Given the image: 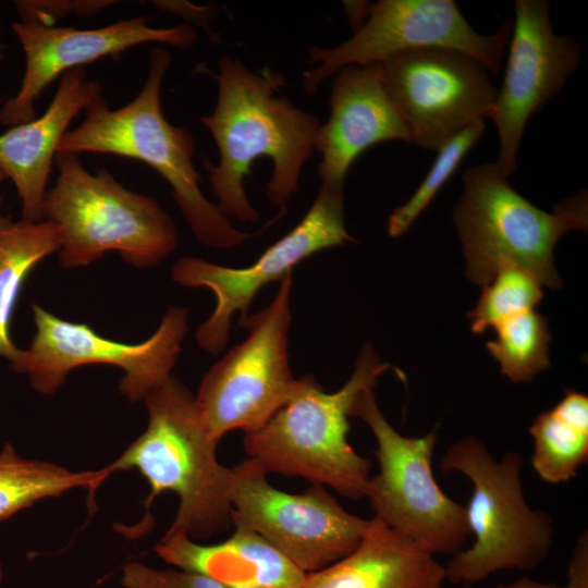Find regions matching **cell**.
I'll list each match as a JSON object with an SVG mask.
<instances>
[{"label": "cell", "mask_w": 588, "mask_h": 588, "mask_svg": "<svg viewBox=\"0 0 588 588\" xmlns=\"http://www.w3.org/2000/svg\"><path fill=\"white\" fill-rule=\"evenodd\" d=\"M218 69L215 110L200 117L219 150L217 164L206 158L203 161L217 206L228 218L255 222L259 213L246 196L244 180L255 160L268 157L273 169L267 195L284 212L298 191L321 123L282 94L286 86L283 73L270 66L254 72L228 54L218 60Z\"/></svg>", "instance_id": "1"}, {"label": "cell", "mask_w": 588, "mask_h": 588, "mask_svg": "<svg viewBox=\"0 0 588 588\" xmlns=\"http://www.w3.org/2000/svg\"><path fill=\"white\" fill-rule=\"evenodd\" d=\"M148 411L145 431L111 464L110 474L137 470L150 492L138 530L151 527L148 507L166 491L179 498L167 532L184 531L207 538L231 527V468L217 458L218 441L209 433L192 392L170 375L144 399Z\"/></svg>", "instance_id": "2"}, {"label": "cell", "mask_w": 588, "mask_h": 588, "mask_svg": "<svg viewBox=\"0 0 588 588\" xmlns=\"http://www.w3.org/2000/svg\"><path fill=\"white\" fill-rule=\"evenodd\" d=\"M148 74L138 95L111 109L100 96L86 110L83 122L61 138L57 154L97 152L139 160L164 179L195 237L218 249L236 247L252 237L237 230L203 194L201 176L193 163L192 133L168 122L161 108L163 77L172 63L170 52L156 46L149 51Z\"/></svg>", "instance_id": "3"}, {"label": "cell", "mask_w": 588, "mask_h": 588, "mask_svg": "<svg viewBox=\"0 0 588 588\" xmlns=\"http://www.w3.org/2000/svg\"><path fill=\"white\" fill-rule=\"evenodd\" d=\"M390 367L365 344L338 391L327 393L310 375L296 379L285 404L264 426L245 432L244 450L267 474L298 476L352 500L365 498L371 463L350 444L348 417L358 395L375 389Z\"/></svg>", "instance_id": "4"}, {"label": "cell", "mask_w": 588, "mask_h": 588, "mask_svg": "<svg viewBox=\"0 0 588 588\" xmlns=\"http://www.w3.org/2000/svg\"><path fill=\"white\" fill-rule=\"evenodd\" d=\"M54 163L59 175L42 215L60 228L63 268L86 267L107 252L150 268L175 249L176 225L157 199L127 189L105 168L90 173L78 155L57 154Z\"/></svg>", "instance_id": "5"}, {"label": "cell", "mask_w": 588, "mask_h": 588, "mask_svg": "<svg viewBox=\"0 0 588 588\" xmlns=\"http://www.w3.org/2000/svg\"><path fill=\"white\" fill-rule=\"evenodd\" d=\"M522 465L516 452L497 461L474 436L452 443L442 455V471H458L473 485L465 510L475 540L443 565L451 584L470 586L502 569L531 571L549 556L553 519L526 501Z\"/></svg>", "instance_id": "6"}, {"label": "cell", "mask_w": 588, "mask_h": 588, "mask_svg": "<svg viewBox=\"0 0 588 588\" xmlns=\"http://www.w3.org/2000/svg\"><path fill=\"white\" fill-rule=\"evenodd\" d=\"M453 220L474 283L485 285L501 265L514 264L558 289L553 250L564 233L587 230V197H572L547 212L518 194L497 163L485 162L465 171Z\"/></svg>", "instance_id": "7"}, {"label": "cell", "mask_w": 588, "mask_h": 588, "mask_svg": "<svg viewBox=\"0 0 588 588\" xmlns=\"http://www.w3.org/2000/svg\"><path fill=\"white\" fill-rule=\"evenodd\" d=\"M351 417L365 421L377 441L379 473L366 493L373 517L433 555L464 549L470 536L465 506L446 495L432 474L437 431L399 433L379 409L373 389L358 395Z\"/></svg>", "instance_id": "8"}, {"label": "cell", "mask_w": 588, "mask_h": 588, "mask_svg": "<svg viewBox=\"0 0 588 588\" xmlns=\"http://www.w3.org/2000/svg\"><path fill=\"white\" fill-rule=\"evenodd\" d=\"M292 273L280 281L272 302L242 324L246 339L204 376L196 406L218 442L229 431H254L289 400L296 379L289 362Z\"/></svg>", "instance_id": "9"}, {"label": "cell", "mask_w": 588, "mask_h": 588, "mask_svg": "<svg viewBox=\"0 0 588 588\" xmlns=\"http://www.w3.org/2000/svg\"><path fill=\"white\" fill-rule=\"evenodd\" d=\"M512 21L490 35L477 33L453 0H380L369 3L364 23L336 47H310L302 84L313 96L320 84L347 65L378 63L394 54L444 48L469 54L498 74Z\"/></svg>", "instance_id": "10"}, {"label": "cell", "mask_w": 588, "mask_h": 588, "mask_svg": "<svg viewBox=\"0 0 588 588\" xmlns=\"http://www.w3.org/2000/svg\"><path fill=\"white\" fill-rule=\"evenodd\" d=\"M36 333L15 372L27 375L39 393H56L74 368L111 365L123 370L120 392L131 402L145 396L171 375L188 329V310L170 307L146 341L126 344L98 334L86 323L63 320L32 305Z\"/></svg>", "instance_id": "11"}, {"label": "cell", "mask_w": 588, "mask_h": 588, "mask_svg": "<svg viewBox=\"0 0 588 588\" xmlns=\"http://www.w3.org/2000/svg\"><path fill=\"white\" fill-rule=\"evenodd\" d=\"M231 471V524L256 531L305 574L350 554L369 527L370 519L344 510L321 485L303 493L283 492L249 457Z\"/></svg>", "instance_id": "12"}, {"label": "cell", "mask_w": 588, "mask_h": 588, "mask_svg": "<svg viewBox=\"0 0 588 588\" xmlns=\"http://www.w3.org/2000/svg\"><path fill=\"white\" fill-rule=\"evenodd\" d=\"M355 242L344 224V187L321 183L304 218L253 265L231 268L197 257L180 258L171 270L172 280L182 286L207 287L217 301L212 314L196 329L197 344L209 354H219L226 345L232 316L238 313L242 326L262 286L281 281L317 252Z\"/></svg>", "instance_id": "13"}, {"label": "cell", "mask_w": 588, "mask_h": 588, "mask_svg": "<svg viewBox=\"0 0 588 588\" xmlns=\"http://www.w3.org/2000/svg\"><path fill=\"white\" fill-rule=\"evenodd\" d=\"M384 88L411 143L438 151L477 120L489 119L497 87L474 57L444 48H420L378 62Z\"/></svg>", "instance_id": "14"}, {"label": "cell", "mask_w": 588, "mask_h": 588, "mask_svg": "<svg viewBox=\"0 0 588 588\" xmlns=\"http://www.w3.org/2000/svg\"><path fill=\"white\" fill-rule=\"evenodd\" d=\"M512 38L491 119L499 134L495 162L509 176L516 170L518 147L530 117L562 90L580 62V47L555 35L546 0H516Z\"/></svg>", "instance_id": "15"}, {"label": "cell", "mask_w": 588, "mask_h": 588, "mask_svg": "<svg viewBox=\"0 0 588 588\" xmlns=\"http://www.w3.org/2000/svg\"><path fill=\"white\" fill-rule=\"evenodd\" d=\"M149 16L120 20L91 28L54 27L33 17H20L12 30L25 54V71L17 93L0 108V123L14 126L36 118L35 101L54 78L75 68L146 42L189 49L197 40L194 26L183 23L160 28Z\"/></svg>", "instance_id": "16"}, {"label": "cell", "mask_w": 588, "mask_h": 588, "mask_svg": "<svg viewBox=\"0 0 588 588\" xmlns=\"http://www.w3.org/2000/svg\"><path fill=\"white\" fill-rule=\"evenodd\" d=\"M330 115L320 124L315 150L321 155L317 173L321 183L344 187L355 160L368 148L387 140L411 143L406 123L388 95L378 63L347 65L334 76Z\"/></svg>", "instance_id": "17"}, {"label": "cell", "mask_w": 588, "mask_h": 588, "mask_svg": "<svg viewBox=\"0 0 588 588\" xmlns=\"http://www.w3.org/2000/svg\"><path fill=\"white\" fill-rule=\"evenodd\" d=\"M100 96V83L88 79L84 66L75 68L61 75L44 114L0 134V170L16 188L22 220H44L42 206L58 145L72 120Z\"/></svg>", "instance_id": "18"}, {"label": "cell", "mask_w": 588, "mask_h": 588, "mask_svg": "<svg viewBox=\"0 0 588 588\" xmlns=\"http://www.w3.org/2000/svg\"><path fill=\"white\" fill-rule=\"evenodd\" d=\"M231 525L233 534L215 544L197 543L181 530L166 532L155 551L167 563L226 588H303L307 574L253 529Z\"/></svg>", "instance_id": "19"}, {"label": "cell", "mask_w": 588, "mask_h": 588, "mask_svg": "<svg viewBox=\"0 0 588 588\" xmlns=\"http://www.w3.org/2000/svg\"><path fill=\"white\" fill-rule=\"evenodd\" d=\"M444 581L433 554L372 517L357 548L307 574L303 588H442Z\"/></svg>", "instance_id": "20"}, {"label": "cell", "mask_w": 588, "mask_h": 588, "mask_svg": "<svg viewBox=\"0 0 588 588\" xmlns=\"http://www.w3.org/2000/svg\"><path fill=\"white\" fill-rule=\"evenodd\" d=\"M60 228L48 220L13 221L0 213V356L16 371L24 350L11 339L10 327L19 296L33 269L60 250Z\"/></svg>", "instance_id": "21"}, {"label": "cell", "mask_w": 588, "mask_h": 588, "mask_svg": "<svg viewBox=\"0 0 588 588\" xmlns=\"http://www.w3.org/2000/svg\"><path fill=\"white\" fill-rule=\"evenodd\" d=\"M110 475L107 467L72 471L51 462L25 458L8 442L0 450V522L72 489H87L93 494Z\"/></svg>", "instance_id": "22"}, {"label": "cell", "mask_w": 588, "mask_h": 588, "mask_svg": "<svg viewBox=\"0 0 588 588\" xmlns=\"http://www.w3.org/2000/svg\"><path fill=\"white\" fill-rule=\"evenodd\" d=\"M534 440L531 465L549 483L577 476L588 458V426L577 424L554 407L540 413L529 428Z\"/></svg>", "instance_id": "23"}, {"label": "cell", "mask_w": 588, "mask_h": 588, "mask_svg": "<svg viewBox=\"0 0 588 588\" xmlns=\"http://www.w3.org/2000/svg\"><path fill=\"white\" fill-rule=\"evenodd\" d=\"M493 329L495 339L487 343V348L512 382H529L549 368L551 333L541 314L527 310L500 321Z\"/></svg>", "instance_id": "24"}, {"label": "cell", "mask_w": 588, "mask_h": 588, "mask_svg": "<svg viewBox=\"0 0 588 588\" xmlns=\"http://www.w3.org/2000/svg\"><path fill=\"white\" fill-rule=\"evenodd\" d=\"M541 286L530 271L514 264L501 265L467 314L471 331L483 333L509 317L534 309L543 297Z\"/></svg>", "instance_id": "25"}, {"label": "cell", "mask_w": 588, "mask_h": 588, "mask_svg": "<svg viewBox=\"0 0 588 588\" xmlns=\"http://www.w3.org/2000/svg\"><path fill=\"white\" fill-rule=\"evenodd\" d=\"M485 127V120H477L437 151L432 167L416 192L390 215L388 221L390 236H400L408 230L456 171L466 154L483 134Z\"/></svg>", "instance_id": "26"}, {"label": "cell", "mask_w": 588, "mask_h": 588, "mask_svg": "<svg viewBox=\"0 0 588 588\" xmlns=\"http://www.w3.org/2000/svg\"><path fill=\"white\" fill-rule=\"evenodd\" d=\"M120 580L124 588H226L198 573L158 569L136 561L122 566Z\"/></svg>", "instance_id": "27"}, {"label": "cell", "mask_w": 588, "mask_h": 588, "mask_svg": "<svg viewBox=\"0 0 588 588\" xmlns=\"http://www.w3.org/2000/svg\"><path fill=\"white\" fill-rule=\"evenodd\" d=\"M20 17H33L48 24V20L63 17L70 13L78 15L95 14L115 1H15Z\"/></svg>", "instance_id": "28"}, {"label": "cell", "mask_w": 588, "mask_h": 588, "mask_svg": "<svg viewBox=\"0 0 588 588\" xmlns=\"http://www.w3.org/2000/svg\"><path fill=\"white\" fill-rule=\"evenodd\" d=\"M564 588H588V532L585 530L578 538L567 568Z\"/></svg>", "instance_id": "29"}, {"label": "cell", "mask_w": 588, "mask_h": 588, "mask_svg": "<svg viewBox=\"0 0 588 588\" xmlns=\"http://www.w3.org/2000/svg\"><path fill=\"white\" fill-rule=\"evenodd\" d=\"M156 7L182 15L184 19L192 23H197L199 26L206 27L215 15L213 7H198L186 2H166L156 1Z\"/></svg>", "instance_id": "30"}, {"label": "cell", "mask_w": 588, "mask_h": 588, "mask_svg": "<svg viewBox=\"0 0 588 588\" xmlns=\"http://www.w3.org/2000/svg\"><path fill=\"white\" fill-rule=\"evenodd\" d=\"M348 22L353 32L357 29L365 21L368 12L369 2L365 1H346L343 2Z\"/></svg>", "instance_id": "31"}, {"label": "cell", "mask_w": 588, "mask_h": 588, "mask_svg": "<svg viewBox=\"0 0 588 588\" xmlns=\"http://www.w3.org/2000/svg\"><path fill=\"white\" fill-rule=\"evenodd\" d=\"M497 588H564L553 583L538 581L528 577H522L510 584L499 585Z\"/></svg>", "instance_id": "32"}, {"label": "cell", "mask_w": 588, "mask_h": 588, "mask_svg": "<svg viewBox=\"0 0 588 588\" xmlns=\"http://www.w3.org/2000/svg\"><path fill=\"white\" fill-rule=\"evenodd\" d=\"M3 580H4V569H3V565H2V563L0 561V588H2Z\"/></svg>", "instance_id": "33"}, {"label": "cell", "mask_w": 588, "mask_h": 588, "mask_svg": "<svg viewBox=\"0 0 588 588\" xmlns=\"http://www.w3.org/2000/svg\"><path fill=\"white\" fill-rule=\"evenodd\" d=\"M4 179H7V177H5L4 173L0 170V184L4 181Z\"/></svg>", "instance_id": "34"}, {"label": "cell", "mask_w": 588, "mask_h": 588, "mask_svg": "<svg viewBox=\"0 0 588 588\" xmlns=\"http://www.w3.org/2000/svg\"><path fill=\"white\" fill-rule=\"evenodd\" d=\"M2 62H3V56L0 53V71H1ZM1 102H2V100H0V103Z\"/></svg>", "instance_id": "35"}, {"label": "cell", "mask_w": 588, "mask_h": 588, "mask_svg": "<svg viewBox=\"0 0 588 588\" xmlns=\"http://www.w3.org/2000/svg\"><path fill=\"white\" fill-rule=\"evenodd\" d=\"M238 588H265V587H238Z\"/></svg>", "instance_id": "36"}]
</instances>
